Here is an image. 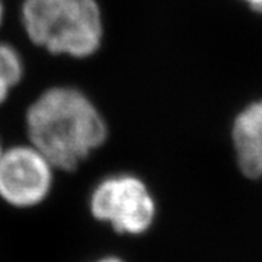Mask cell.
<instances>
[{
    "label": "cell",
    "instance_id": "cell-1",
    "mask_svg": "<svg viewBox=\"0 0 262 262\" xmlns=\"http://www.w3.org/2000/svg\"><path fill=\"white\" fill-rule=\"evenodd\" d=\"M31 144L63 172L76 170L106 140V124L91 99L75 88H51L27 114Z\"/></svg>",
    "mask_w": 262,
    "mask_h": 262
},
{
    "label": "cell",
    "instance_id": "cell-2",
    "mask_svg": "<svg viewBox=\"0 0 262 262\" xmlns=\"http://www.w3.org/2000/svg\"><path fill=\"white\" fill-rule=\"evenodd\" d=\"M88 211L96 223L114 233L134 237L149 232L158 207L143 179L131 173H114L92 188Z\"/></svg>",
    "mask_w": 262,
    "mask_h": 262
},
{
    "label": "cell",
    "instance_id": "cell-3",
    "mask_svg": "<svg viewBox=\"0 0 262 262\" xmlns=\"http://www.w3.org/2000/svg\"><path fill=\"white\" fill-rule=\"evenodd\" d=\"M57 169L31 146L3 149L0 155V201L15 210H34L47 201Z\"/></svg>",
    "mask_w": 262,
    "mask_h": 262
},
{
    "label": "cell",
    "instance_id": "cell-4",
    "mask_svg": "<svg viewBox=\"0 0 262 262\" xmlns=\"http://www.w3.org/2000/svg\"><path fill=\"white\" fill-rule=\"evenodd\" d=\"M102 34V16L98 3L95 0H72L46 48L53 54L84 58L99 48Z\"/></svg>",
    "mask_w": 262,
    "mask_h": 262
},
{
    "label": "cell",
    "instance_id": "cell-5",
    "mask_svg": "<svg viewBox=\"0 0 262 262\" xmlns=\"http://www.w3.org/2000/svg\"><path fill=\"white\" fill-rule=\"evenodd\" d=\"M233 144L241 170L249 178H261L262 101L249 105L236 117Z\"/></svg>",
    "mask_w": 262,
    "mask_h": 262
},
{
    "label": "cell",
    "instance_id": "cell-6",
    "mask_svg": "<svg viewBox=\"0 0 262 262\" xmlns=\"http://www.w3.org/2000/svg\"><path fill=\"white\" fill-rule=\"evenodd\" d=\"M70 3L72 0H25L22 24L29 39L39 47H46Z\"/></svg>",
    "mask_w": 262,
    "mask_h": 262
},
{
    "label": "cell",
    "instance_id": "cell-7",
    "mask_svg": "<svg viewBox=\"0 0 262 262\" xmlns=\"http://www.w3.org/2000/svg\"><path fill=\"white\" fill-rule=\"evenodd\" d=\"M24 75V63L15 48L0 42V82L12 88L20 82Z\"/></svg>",
    "mask_w": 262,
    "mask_h": 262
},
{
    "label": "cell",
    "instance_id": "cell-8",
    "mask_svg": "<svg viewBox=\"0 0 262 262\" xmlns=\"http://www.w3.org/2000/svg\"><path fill=\"white\" fill-rule=\"evenodd\" d=\"M86 262H127L122 256L120 255H115V253H103V255H99L94 259Z\"/></svg>",
    "mask_w": 262,
    "mask_h": 262
},
{
    "label": "cell",
    "instance_id": "cell-9",
    "mask_svg": "<svg viewBox=\"0 0 262 262\" xmlns=\"http://www.w3.org/2000/svg\"><path fill=\"white\" fill-rule=\"evenodd\" d=\"M244 2H246L255 12L262 13V0H244Z\"/></svg>",
    "mask_w": 262,
    "mask_h": 262
},
{
    "label": "cell",
    "instance_id": "cell-10",
    "mask_svg": "<svg viewBox=\"0 0 262 262\" xmlns=\"http://www.w3.org/2000/svg\"><path fill=\"white\" fill-rule=\"evenodd\" d=\"M8 94H9V88L3 82H0V103L5 102V99L8 98Z\"/></svg>",
    "mask_w": 262,
    "mask_h": 262
},
{
    "label": "cell",
    "instance_id": "cell-11",
    "mask_svg": "<svg viewBox=\"0 0 262 262\" xmlns=\"http://www.w3.org/2000/svg\"><path fill=\"white\" fill-rule=\"evenodd\" d=\"M2 19H3V5H2V0H0V24H2Z\"/></svg>",
    "mask_w": 262,
    "mask_h": 262
},
{
    "label": "cell",
    "instance_id": "cell-12",
    "mask_svg": "<svg viewBox=\"0 0 262 262\" xmlns=\"http://www.w3.org/2000/svg\"><path fill=\"white\" fill-rule=\"evenodd\" d=\"M2 151H3V147H2V143H0V155H2Z\"/></svg>",
    "mask_w": 262,
    "mask_h": 262
}]
</instances>
